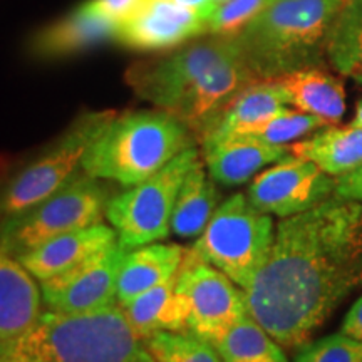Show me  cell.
<instances>
[{
	"instance_id": "6da1fadb",
	"label": "cell",
	"mask_w": 362,
	"mask_h": 362,
	"mask_svg": "<svg viewBox=\"0 0 362 362\" xmlns=\"http://www.w3.org/2000/svg\"><path fill=\"white\" fill-rule=\"evenodd\" d=\"M362 284V203L330 197L282 218L247 310L285 349H297Z\"/></svg>"
},
{
	"instance_id": "9a60e30c",
	"label": "cell",
	"mask_w": 362,
	"mask_h": 362,
	"mask_svg": "<svg viewBox=\"0 0 362 362\" xmlns=\"http://www.w3.org/2000/svg\"><path fill=\"white\" fill-rule=\"evenodd\" d=\"M202 146L210 178L223 187L245 183L264 166L291 153V146L265 143L250 134H230Z\"/></svg>"
},
{
	"instance_id": "d4e9b609",
	"label": "cell",
	"mask_w": 362,
	"mask_h": 362,
	"mask_svg": "<svg viewBox=\"0 0 362 362\" xmlns=\"http://www.w3.org/2000/svg\"><path fill=\"white\" fill-rule=\"evenodd\" d=\"M211 346L223 362H288L282 346L250 314Z\"/></svg>"
},
{
	"instance_id": "2e32d148",
	"label": "cell",
	"mask_w": 362,
	"mask_h": 362,
	"mask_svg": "<svg viewBox=\"0 0 362 362\" xmlns=\"http://www.w3.org/2000/svg\"><path fill=\"white\" fill-rule=\"evenodd\" d=\"M40 285L0 243V341L21 337L42 314Z\"/></svg>"
},
{
	"instance_id": "1f68e13d",
	"label": "cell",
	"mask_w": 362,
	"mask_h": 362,
	"mask_svg": "<svg viewBox=\"0 0 362 362\" xmlns=\"http://www.w3.org/2000/svg\"><path fill=\"white\" fill-rule=\"evenodd\" d=\"M341 332L362 341V297L357 298L341 324Z\"/></svg>"
},
{
	"instance_id": "484cf974",
	"label": "cell",
	"mask_w": 362,
	"mask_h": 362,
	"mask_svg": "<svg viewBox=\"0 0 362 362\" xmlns=\"http://www.w3.org/2000/svg\"><path fill=\"white\" fill-rule=\"evenodd\" d=\"M144 346L156 362H223L210 342L189 332H158Z\"/></svg>"
},
{
	"instance_id": "ba28073f",
	"label": "cell",
	"mask_w": 362,
	"mask_h": 362,
	"mask_svg": "<svg viewBox=\"0 0 362 362\" xmlns=\"http://www.w3.org/2000/svg\"><path fill=\"white\" fill-rule=\"evenodd\" d=\"M110 198L101 180L81 170L49 198L0 221V243L19 257L49 240L96 225L106 216Z\"/></svg>"
},
{
	"instance_id": "4dcf8cb0",
	"label": "cell",
	"mask_w": 362,
	"mask_h": 362,
	"mask_svg": "<svg viewBox=\"0 0 362 362\" xmlns=\"http://www.w3.org/2000/svg\"><path fill=\"white\" fill-rule=\"evenodd\" d=\"M336 194L346 200L362 203V165L351 173L336 178Z\"/></svg>"
},
{
	"instance_id": "f1b7e54d",
	"label": "cell",
	"mask_w": 362,
	"mask_h": 362,
	"mask_svg": "<svg viewBox=\"0 0 362 362\" xmlns=\"http://www.w3.org/2000/svg\"><path fill=\"white\" fill-rule=\"evenodd\" d=\"M277 0H228L220 4L208 21V34L235 37L248 22Z\"/></svg>"
},
{
	"instance_id": "7c38bea8",
	"label": "cell",
	"mask_w": 362,
	"mask_h": 362,
	"mask_svg": "<svg viewBox=\"0 0 362 362\" xmlns=\"http://www.w3.org/2000/svg\"><path fill=\"white\" fill-rule=\"evenodd\" d=\"M128 248L115 243L71 272L39 282L45 309L59 314H88L117 304V274Z\"/></svg>"
},
{
	"instance_id": "d590c367",
	"label": "cell",
	"mask_w": 362,
	"mask_h": 362,
	"mask_svg": "<svg viewBox=\"0 0 362 362\" xmlns=\"http://www.w3.org/2000/svg\"><path fill=\"white\" fill-rule=\"evenodd\" d=\"M215 2L218 4V6H220V4H223V2H228V0H215Z\"/></svg>"
},
{
	"instance_id": "7a4b0ae2",
	"label": "cell",
	"mask_w": 362,
	"mask_h": 362,
	"mask_svg": "<svg viewBox=\"0 0 362 362\" xmlns=\"http://www.w3.org/2000/svg\"><path fill=\"white\" fill-rule=\"evenodd\" d=\"M255 81L237 39L215 34L136 62L126 71V83L136 96L178 117L198 138Z\"/></svg>"
},
{
	"instance_id": "ffe728a7",
	"label": "cell",
	"mask_w": 362,
	"mask_h": 362,
	"mask_svg": "<svg viewBox=\"0 0 362 362\" xmlns=\"http://www.w3.org/2000/svg\"><path fill=\"white\" fill-rule=\"evenodd\" d=\"M119 307L143 342L158 332H187L188 305L176 291V274Z\"/></svg>"
},
{
	"instance_id": "277c9868",
	"label": "cell",
	"mask_w": 362,
	"mask_h": 362,
	"mask_svg": "<svg viewBox=\"0 0 362 362\" xmlns=\"http://www.w3.org/2000/svg\"><path fill=\"white\" fill-rule=\"evenodd\" d=\"M6 344L25 362H156L119 304L88 314L42 312L25 334Z\"/></svg>"
},
{
	"instance_id": "d6a6232c",
	"label": "cell",
	"mask_w": 362,
	"mask_h": 362,
	"mask_svg": "<svg viewBox=\"0 0 362 362\" xmlns=\"http://www.w3.org/2000/svg\"><path fill=\"white\" fill-rule=\"evenodd\" d=\"M173 2L176 6L187 8V11H192L197 13V16H200L202 19L206 22V29L208 21H210V17L214 16L216 7H218V4H216L215 0H173Z\"/></svg>"
},
{
	"instance_id": "30bf717a",
	"label": "cell",
	"mask_w": 362,
	"mask_h": 362,
	"mask_svg": "<svg viewBox=\"0 0 362 362\" xmlns=\"http://www.w3.org/2000/svg\"><path fill=\"white\" fill-rule=\"evenodd\" d=\"M176 291L187 300V332L215 344L248 314L245 291L187 248L176 272Z\"/></svg>"
},
{
	"instance_id": "4316f807",
	"label": "cell",
	"mask_w": 362,
	"mask_h": 362,
	"mask_svg": "<svg viewBox=\"0 0 362 362\" xmlns=\"http://www.w3.org/2000/svg\"><path fill=\"white\" fill-rule=\"evenodd\" d=\"M325 126L329 124L322 117L309 115V112L291 111L285 107L247 134L255 136V138L270 144H285L302 138V136H307L312 131L325 128Z\"/></svg>"
},
{
	"instance_id": "5bb4252c",
	"label": "cell",
	"mask_w": 362,
	"mask_h": 362,
	"mask_svg": "<svg viewBox=\"0 0 362 362\" xmlns=\"http://www.w3.org/2000/svg\"><path fill=\"white\" fill-rule=\"evenodd\" d=\"M117 242L116 230L99 221L49 240L34 250L17 257L35 280L44 282L83 265Z\"/></svg>"
},
{
	"instance_id": "836d02e7",
	"label": "cell",
	"mask_w": 362,
	"mask_h": 362,
	"mask_svg": "<svg viewBox=\"0 0 362 362\" xmlns=\"http://www.w3.org/2000/svg\"><path fill=\"white\" fill-rule=\"evenodd\" d=\"M0 362H25L8 351L6 341H0Z\"/></svg>"
},
{
	"instance_id": "4fadbf2b",
	"label": "cell",
	"mask_w": 362,
	"mask_h": 362,
	"mask_svg": "<svg viewBox=\"0 0 362 362\" xmlns=\"http://www.w3.org/2000/svg\"><path fill=\"white\" fill-rule=\"evenodd\" d=\"M208 34L200 16L173 0H148L138 12L117 25L115 40L133 51H166Z\"/></svg>"
},
{
	"instance_id": "603a6c76",
	"label": "cell",
	"mask_w": 362,
	"mask_h": 362,
	"mask_svg": "<svg viewBox=\"0 0 362 362\" xmlns=\"http://www.w3.org/2000/svg\"><path fill=\"white\" fill-rule=\"evenodd\" d=\"M218 205L220 193L215 181L208 178L203 163H197L180 187L171 215V232L180 238L200 237Z\"/></svg>"
},
{
	"instance_id": "5b68a950",
	"label": "cell",
	"mask_w": 362,
	"mask_h": 362,
	"mask_svg": "<svg viewBox=\"0 0 362 362\" xmlns=\"http://www.w3.org/2000/svg\"><path fill=\"white\" fill-rule=\"evenodd\" d=\"M194 141L192 128L166 111L116 112L86 151L83 171L134 187L194 146Z\"/></svg>"
},
{
	"instance_id": "e575fe53",
	"label": "cell",
	"mask_w": 362,
	"mask_h": 362,
	"mask_svg": "<svg viewBox=\"0 0 362 362\" xmlns=\"http://www.w3.org/2000/svg\"><path fill=\"white\" fill-rule=\"evenodd\" d=\"M351 126H356V128H362V101L356 104V112L354 117H352Z\"/></svg>"
},
{
	"instance_id": "9c48e42d",
	"label": "cell",
	"mask_w": 362,
	"mask_h": 362,
	"mask_svg": "<svg viewBox=\"0 0 362 362\" xmlns=\"http://www.w3.org/2000/svg\"><path fill=\"white\" fill-rule=\"evenodd\" d=\"M200 161L197 146L185 149L158 173L110 198L106 218L121 247L129 250L168 237L181 183Z\"/></svg>"
},
{
	"instance_id": "ac0fdd59",
	"label": "cell",
	"mask_w": 362,
	"mask_h": 362,
	"mask_svg": "<svg viewBox=\"0 0 362 362\" xmlns=\"http://www.w3.org/2000/svg\"><path fill=\"white\" fill-rule=\"evenodd\" d=\"M117 25L115 22L84 16L76 8L64 19L40 29L30 39L29 52L42 61L74 56L106 40H115Z\"/></svg>"
},
{
	"instance_id": "cb8c5ba5",
	"label": "cell",
	"mask_w": 362,
	"mask_h": 362,
	"mask_svg": "<svg viewBox=\"0 0 362 362\" xmlns=\"http://www.w3.org/2000/svg\"><path fill=\"white\" fill-rule=\"evenodd\" d=\"M325 56L337 72L362 84V0H346L330 29Z\"/></svg>"
},
{
	"instance_id": "8992f818",
	"label": "cell",
	"mask_w": 362,
	"mask_h": 362,
	"mask_svg": "<svg viewBox=\"0 0 362 362\" xmlns=\"http://www.w3.org/2000/svg\"><path fill=\"white\" fill-rule=\"evenodd\" d=\"M275 240L274 220L257 210L247 194L221 202L192 250L247 291L264 267Z\"/></svg>"
},
{
	"instance_id": "7402d4cb",
	"label": "cell",
	"mask_w": 362,
	"mask_h": 362,
	"mask_svg": "<svg viewBox=\"0 0 362 362\" xmlns=\"http://www.w3.org/2000/svg\"><path fill=\"white\" fill-rule=\"evenodd\" d=\"M291 153L339 178L362 165V128H325L309 139L292 144Z\"/></svg>"
},
{
	"instance_id": "52a82bcc",
	"label": "cell",
	"mask_w": 362,
	"mask_h": 362,
	"mask_svg": "<svg viewBox=\"0 0 362 362\" xmlns=\"http://www.w3.org/2000/svg\"><path fill=\"white\" fill-rule=\"evenodd\" d=\"M115 111L81 115L57 141L0 178V221L12 218L51 197L83 170V158Z\"/></svg>"
},
{
	"instance_id": "44dd1931",
	"label": "cell",
	"mask_w": 362,
	"mask_h": 362,
	"mask_svg": "<svg viewBox=\"0 0 362 362\" xmlns=\"http://www.w3.org/2000/svg\"><path fill=\"white\" fill-rule=\"evenodd\" d=\"M275 81L282 86L287 101L298 111L322 117L327 124H336L346 112L344 84L320 67H307Z\"/></svg>"
},
{
	"instance_id": "d6986e66",
	"label": "cell",
	"mask_w": 362,
	"mask_h": 362,
	"mask_svg": "<svg viewBox=\"0 0 362 362\" xmlns=\"http://www.w3.org/2000/svg\"><path fill=\"white\" fill-rule=\"evenodd\" d=\"M185 253L187 248L160 243L129 248L117 274V304H128L134 297L173 277L183 262Z\"/></svg>"
},
{
	"instance_id": "e0dca14e",
	"label": "cell",
	"mask_w": 362,
	"mask_h": 362,
	"mask_svg": "<svg viewBox=\"0 0 362 362\" xmlns=\"http://www.w3.org/2000/svg\"><path fill=\"white\" fill-rule=\"evenodd\" d=\"M287 104V94L277 81H255L226 104L198 139L202 144H206L230 134H247L285 110Z\"/></svg>"
},
{
	"instance_id": "f546056e",
	"label": "cell",
	"mask_w": 362,
	"mask_h": 362,
	"mask_svg": "<svg viewBox=\"0 0 362 362\" xmlns=\"http://www.w3.org/2000/svg\"><path fill=\"white\" fill-rule=\"evenodd\" d=\"M148 0H88L78 11L84 16L121 24L141 8Z\"/></svg>"
},
{
	"instance_id": "8fae6325",
	"label": "cell",
	"mask_w": 362,
	"mask_h": 362,
	"mask_svg": "<svg viewBox=\"0 0 362 362\" xmlns=\"http://www.w3.org/2000/svg\"><path fill=\"white\" fill-rule=\"evenodd\" d=\"M247 198L257 210L279 218L304 214L336 194V178L296 155L253 178Z\"/></svg>"
},
{
	"instance_id": "3957f363",
	"label": "cell",
	"mask_w": 362,
	"mask_h": 362,
	"mask_svg": "<svg viewBox=\"0 0 362 362\" xmlns=\"http://www.w3.org/2000/svg\"><path fill=\"white\" fill-rule=\"evenodd\" d=\"M346 0H277L235 35L255 78L319 67Z\"/></svg>"
},
{
	"instance_id": "83f0119b",
	"label": "cell",
	"mask_w": 362,
	"mask_h": 362,
	"mask_svg": "<svg viewBox=\"0 0 362 362\" xmlns=\"http://www.w3.org/2000/svg\"><path fill=\"white\" fill-rule=\"evenodd\" d=\"M296 362H362V341L342 332L330 334L298 347Z\"/></svg>"
}]
</instances>
